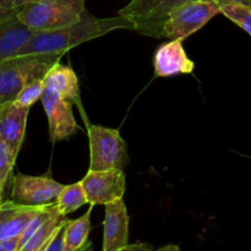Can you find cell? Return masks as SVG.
<instances>
[{
  "label": "cell",
  "instance_id": "obj_1",
  "mask_svg": "<svg viewBox=\"0 0 251 251\" xmlns=\"http://www.w3.org/2000/svg\"><path fill=\"white\" fill-rule=\"evenodd\" d=\"M120 28L134 29L135 26L130 20L122 15L97 19L86 11L75 24L53 31L36 32L32 38L22 47L17 56L41 55V54L63 55L71 48L83 42L104 36L109 32Z\"/></svg>",
  "mask_w": 251,
  "mask_h": 251
},
{
  "label": "cell",
  "instance_id": "obj_2",
  "mask_svg": "<svg viewBox=\"0 0 251 251\" xmlns=\"http://www.w3.org/2000/svg\"><path fill=\"white\" fill-rule=\"evenodd\" d=\"M86 0H37L17 9V19L33 31H53L77 22Z\"/></svg>",
  "mask_w": 251,
  "mask_h": 251
},
{
  "label": "cell",
  "instance_id": "obj_3",
  "mask_svg": "<svg viewBox=\"0 0 251 251\" xmlns=\"http://www.w3.org/2000/svg\"><path fill=\"white\" fill-rule=\"evenodd\" d=\"M63 55H19L0 63V105L12 102L31 81L43 78Z\"/></svg>",
  "mask_w": 251,
  "mask_h": 251
},
{
  "label": "cell",
  "instance_id": "obj_4",
  "mask_svg": "<svg viewBox=\"0 0 251 251\" xmlns=\"http://www.w3.org/2000/svg\"><path fill=\"white\" fill-rule=\"evenodd\" d=\"M220 14V5L213 0H191L169 11L163 25V37L173 39L188 38L202 28L212 17Z\"/></svg>",
  "mask_w": 251,
  "mask_h": 251
},
{
  "label": "cell",
  "instance_id": "obj_5",
  "mask_svg": "<svg viewBox=\"0 0 251 251\" xmlns=\"http://www.w3.org/2000/svg\"><path fill=\"white\" fill-rule=\"evenodd\" d=\"M90 171H123L127 162L126 144L117 129L92 125L88 129Z\"/></svg>",
  "mask_w": 251,
  "mask_h": 251
},
{
  "label": "cell",
  "instance_id": "obj_6",
  "mask_svg": "<svg viewBox=\"0 0 251 251\" xmlns=\"http://www.w3.org/2000/svg\"><path fill=\"white\" fill-rule=\"evenodd\" d=\"M191 0H131L118 15L134 24V31L154 38L163 37V25L169 11Z\"/></svg>",
  "mask_w": 251,
  "mask_h": 251
},
{
  "label": "cell",
  "instance_id": "obj_7",
  "mask_svg": "<svg viewBox=\"0 0 251 251\" xmlns=\"http://www.w3.org/2000/svg\"><path fill=\"white\" fill-rule=\"evenodd\" d=\"M63 184L49 176H32L19 173L12 179L11 201L28 206H43L55 201Z\"/></svg>",
  "mask_w": 251,
  "mask_h": 251
},
{
  "label": "cell",
  "instance_id": "obj_8",
  "mask_svg": "<svg viewBox=\"0 0 251 251\" xmlns=\"http://www.w3.org/2000/svg\"><path fill=\"white\" fill-rule=\"evenodd\" d=\"M80 183L87 203L92 206L107 205L118 199H123L125 193V176L124 172L119 169L88 171Z\"/></svg>",
  "mask_w": 251,
  "mask_h": 251
},
{
  "label": "cell",
  "instance_id": "obj_9",
  "mask_svg": "<svg viewBox=\"0 0 251 251\" xmlns=\"http://www.w3.org/2000/svg\"><path fill=\"white\" fill-rule=\"evenodd\" d=\"M41 100L48 118L51 141H61L70 137L77 130V123L73 113V102L59 96L55 91L46 87L41 96Z\"/></svg>",
  "mask_w": 251,
  "mask_h": 251
},
{
  "label": "cell",
  "instance_id": "obj_10",
  "mask_svg": "<svg viewBox=\"0 0 251 251\" xmlns=\"http://www.w3.org/2000/svg\"><path fill=\"white\" fill-rule=\"evenodd\" d=\"M102 251H119L126 247L129 238V215L124 199L104 205Z\"/></svg>",
  "mask_w": 251,
  "mask_h": 251
},
{
  "label": "cell",
  "instance_id": "obj_11",
  "mask_svg": "<svg viewBox=\"0 0 251 251\" xmlns=\"http://www.w3.org/2000/svg\"><path fill=\"white\" fill-rule=\"evenodd\" d=\"M153 65L157 77L190 74L195 69V63L190 60L180 39H173L162 44L154 54Z\"/></svg>",
  "mask_w": 251,
  "mask_h": 251
},
{
  "label": "cell",
  "instance_id": "obj_12",
  "mask_svg": "<svg viewBox=\"0 0 251 251\" xmlns=\"http://www.w3.org/2000/svg\"><path fill=\"white\" fill-rule=\"evenodd\" d=\"M29 108L17 107L14 102L0 105V139L19 154L26 131Z\"/></svg>",
  "mask_w": 251,
  "mask_h": 251
},
{
  "label": "cell",
  "instance_id": "obj_13",
  "mask_svg": "<svg viewBox=\"0 0 251 251\" xmlns=\"http://www.w3.org/2000/svg\"><path fill=\"white\" fill-rule=\"evenodd\" d=\"M46 205L28 206L14 201H4L0 205V240L19 238L29 221L36 217Z\"/></svg>",
  "mask_w": 251,
  "mask_h": 251
},
{
  "label": "cell",
  "instance_id": "obj_14",
  "mask_svg": "<svg viewBox=\"0 0 251 251\" xmlns=\"http://www.w3.org/2000/svg\"><path fill=\"white\" fill-rule=\"evenodd\" d=\"M36 31L22 24L17 16L0 20V63L17 56Z\"/></svg>",
  "mask_w": 251,
  "mask_h": 251
},
{
  "label": "cell",
  "instance_id": "obj_15",
  "mask_svg": "<svg viewBox=\"0 0 251 251\" xmlns=\"http://www.w3.org/2000/svg\"><path fill=\"white\" fill-rule=\"evenodd\" d=\"M43 83L46 88L55 91L59 96L70 102L80 103L78 78L70 66L56 63L44 75Z\"/></svg>",
  "mask_w": 251,
  "mask_h": 251
},
{
  "label": "cell",
  "instance_id": "obj_16",
  "mask_svg": "<svg viewBox=\"0 0 251 251\" xmlns=\"http://www.w3.org/2000/svg\"><path fill=\"white\" fill-rule=\"evenodd\" d=\"M92 207L88 208L85 215L77 220H69L66 223L65 232H64V250L65 251H78L88 240L91 232V213Z\"/></svg>",
  "mask_w": 251,
  "mask_h": 251
},
{
  "label": "cell",
  "instance_id": "obj_17",
  "mask_svg": "<svg viewBox=\"0 0 251 251\" xmlns=\"http://www.w3.org/2000/svg\"><path fill=\"white\" fill-rule=\"evenodd\" d=\"M68 218L65 216L60 215L59 211L56 210L24 244L20 247L19 251H42L48 244L49 240L54 235L59 227L63 225V222Z\"/></svg>",
  "mask_w": 251,
  "mask_h": 251
},
{
  "label": "cell",
  "instance_id": "obj_18",
  "mask_svg": "<svg viewBox=\"0 0 251 251\" xmlns=\"http://www.w3.org/2000/svg\"><path fill=\"white\" fill-rule=\"evenodd\" d=\"M54 202H55L59 213L66 217L69 213H73L74 211L78 210L81 206L87 203V199H86L82 185L78 181V183L70 184V185H63V189Z\"/></svg>",
  "mask_w": 251,
  "mask_h": 251
},
{
  "label": "cell",
  "instance_id": "obj_19",
  "mask_svg": "<svg viewBox=\"0 0 251 251\" xmlns=\"http://www.w3.org/2000/svg\"><path fill=\"white\" fill-rule=\"evenodd\" d=\"M220 14L225 15L251 36V6L240 4H225L220 6Z\"/></svg>",
  "mask_w": 251,
  "mask_h": 251
},
{
  "label": "cell",
  "instance_id": "obj_20",
  "mask_svg": "<svg viewBox=\"0 0 251 251\" xmlns=\"http://www.w3.org/2000/svg\"><path fill=\"white\" fill-rule=\"evenodd\" d=\"M44 90L43 78H37V80L31 81L27 83L24 88L19 92L12 102L17 105V107H25L31 108L34 103L38 100H41V96Z\"/></svg>",
  "mask_w": 251,
  "mask_h": 251
},
{
  "label": "cell",
  "instance_id": "obj_21",
  "mask_svg": "<svg viewBox=\"0 0 251 251\" xmlns=\"http://www.w3.org/2000/svg\"><path fill=\"white\" fill-rule=\"evenodd\" d=\"M16 158L12 150L0 139V190L2 193H5Z\"/></svg>",
  "mask_w": 251,
  "mask_h": 251
},
{
  "label": "cell",
  "instance_id": "obj_22",
  "mask_svg": "<svg viewBox=\"0 0 251 251\" xmlns=\"http://www.w3.org/2000/svg\"><path fill=\"white\" fill-rule=\"evenodd\" d=\"M68 221L69 220L63 222V225L56 229V232L54 233L51 239L49 240L48 244L46 245V248L42 251H65L64 250V232H65V227Z\"/></svg>",
  "mask_w": 251,
  "mask_h": 251
},
{
  "label": "cell",
  "instance_id": "obj_23",
  "mask_svg": "<svg viewBox=\"0 0 251 251\" xmlns=\"http://www.w3.org/2000/svg\"><path fill=\"white\" fill-rule=\"evenodd\" d=\"M17 14V9L15 7L12 0H0V20L9 19Z\"/></svg>",
  "mask_w": 251,
  "mask_h": 251
},
{
  "label": "cell",
  "instance_id": "obj_24",
  "mask_svg": "<svg viewBox=\"0 0 251 251\" xmlns=\"http://www.w3.org/2000/svg\"><path fill=\"white\" fill-rule=\"evenodd\" d=\"M19 238L0 240V251H19Z\"/></svg>",
  "mask_w": 251,
  "mask_h": 251
},
{
  "label": "cell",
  "instance_id": "obj_25",
  "mask_svg": "<svg viewBox=\"0 0 251 251\" xmlns=\"http://www.w3.org/2000/svg\"><path fill=\"white\" fill-rule=\"evenodd\" d=\"M119 251H153L151 245L146 244V243H136V244H127Z\"/></svg>",
  "mask_w": 251,
  "mask_h": 251
},
{
  "label": "cell",
  "instance_id": "obj_26",
  "mask_svg": "<svg viewBox=\"0 0 251 251\" xmlns=\"http://www.w3.org/2000/svg\"><path fill=\"white\" fill-rule=\"evenodd\" d=\"M217 2L218 5H225V4H240V5H247V6H251V0H213Z\"/></svg>",
  "mask_w": 251,
  "mask_h": 251
},
{
  "label": "cell",
  "instance_id": "obj_27",
  "mask_svg": "<svg viewBox=\"0 0 251 251\" xmlns=\"http://www.w3.org/2000/svg\"><path fill=\"white\" fill-rule=\"evenodd\" d=\"M33 1H37V0H12V2H14V5L16 9H19V7L24 6V5L29 4V2H33Z\"/></svg>",
  "mask_w": 251,
  "mask_h": 251
},
{
  "label": "cell",
  "instance_id": "obj_28",
  "mask_svg": "<svg viewBox=\"0 0 251 251\" xmlns=\"http://www.w3.org/2000/svg\"><path fill=\"white\" fill-rule=\"evenodd\" d=\"M157 251H180L178 245H166V247L159 248Z\"/></svg>",
  "mask_w": 251,
  "mask_h": 251
},
{
  "label": "cell",
  "instance_id": "obj_29",
  "mask_svg": "<svg viewBox=\"0 0 251 251\" xmlns=\"http://www.w3.org/2000/svg\"><path fill=\"white\" fill-rule=\"evenodd\" d=\"M78 251H92V243H91L90 240H87Z\"/></svg>",
  "mask_w": 251,
  "mask_h": 251
},
{
  "label": "cell",
  "instance_id": "obj_30",
  "mask_svg": "<svg viewBox=\"0 0 251 251\" xmlns=\"http://www.w3.org/2000/svg\"><path fill=\"white\" fill-rule=\"evenodd\" d=\"M2 202H4V193L0 190V205H1Z\"/></svg>",
  "mask_w": 251,
  "mask_h": 251
}]
</instances>
